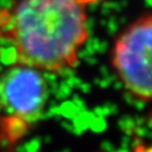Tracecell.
Listing matches in <instances>:
<instances>
[{
	"mask_svg": "<svg viewBox=\"0 0 152 152\" xmlns=\"http://www.w3.org/2000/svg\"><path fill=\"white\" fill-rule=\"evenodd\" d=\"M111 62L127 92L152 104V13L138 17L119 34Z\"/></svg>",
	"mask_w": 152,
	"mask_h": 152,
	"instance_id": "cell-2",
	"label": "cell"
},
{
	"mask_svg": "<svg viewBox=\"0 0 152 152\" xmlns=\"http://www.w3.org/2000/svg\"><path fill=\"white\" fill-rule=\"evenodd\" d=\"M2 37L16 51V62L42 72L73 69L89 37L83 0H15Z\"/></svg>",
	"mask_w": 152,
	"mask_h": 152,
	"instance_id": "cell-1",
	"label": "cell"
},
{
	"mask_svg": "<svg viewBox=\"0 0 152 152\" xmlns=\"http://www.w3.org/2000/svg\"><path fill=\"white\" fill-rule=\"evenodd\" d=\"M49 86L42 71L16 62L0 76V108L7 118L26 127L42 117Z\"/></svg>",
	"mask_w": 152,
	"mask_h": 152,
	"instance_id": "cell-3",
	"label": "cell"
}]
</instances>
